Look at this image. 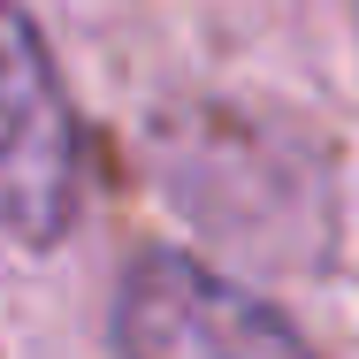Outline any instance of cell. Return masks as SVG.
Masks as SVG:
<instances>
[{
	"label": "cell",
	"mask_w": 359,
	"mask_h": 359,
	"mask_svg": "<svg viewBox=\"0 0 359 359\" xmlns=\"http://www.w3.org/2000/svg\"><path fill=\"white\" fill-rule=\"evenodd\" d=\"M84 199V130L39 23L0 0V237L54 252Z\"/></svg>",
	"instance_id": "obj_1"
},
{
	"label": "cell",
	"mask_w": 359,
	"mask_h": 359,
	"mask_svg": "<svg viewBox=\"0 0 359 359\" xmlns=\"http://www.w3.org/2000/svg\"><path fill=\"white\" fill-rule=\"evenodd\" d=\"M123 359H313V344L252 290L191 252H145L115 298Z\"/></svg>",
	"instance_id": "obj_2"
}]
</instances>
